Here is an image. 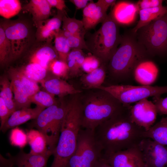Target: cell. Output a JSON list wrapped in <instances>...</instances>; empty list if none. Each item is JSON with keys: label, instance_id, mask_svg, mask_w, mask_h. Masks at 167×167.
<instances>
[{"label": "cell", "instance_id": "6da1fadb", "mask_svg": "<svg viewBox=\"0 0 167 167\" xmlns=\"http://www.w3.org/2000/svg\"><path fill=\"white\" fill-rule=\"evenodd\" d=\"M131 105H125L119 112L95 130L96 140L106 155L138 146L144 138L145 130L133 122Z\"/></svg>", "mask_w": 167, "mask_h": 167}, {"label": "cell", "instance_id": "7a4b0ae2", "mask_svg": "<svg viewBox=\"0 0 167 167\" xmlns=\"http://www.w3.org/2000/svg\"><path fill=\"white\" fill-rule=\"evenodd\" d=\"M79 94L74 95L68 102L57 145L53 155L54 159L50 167H67L74 152L78 134L82 128V104Z\"/></svg>", "mask_w": 167, "mask_h": 167}, {"label": "cell", "instance_id": "3957f363", "mask_svg": "<svg viewBox=\"0 0 167 167\" xmlns=\"http://www.w3.org/2000/svg\"><path fill=\"white\" fill-rule=\"evenodd\" d=\"M96 89L81 98V126L84 129L95 130L125 106L107 92Z\"/></svg>", "mask_w": 167, "mask_h": 167}, {"label": "cell", "instance_id": "277c9868", "mask_svg": "<svg viewBox=\"0 0 167 167\" xmlns=\"http://www.w3.org/2000/svg\"><path fill=\"white\" fill-rule=\"evenodd\" d=\"M144 48L133 36H122L119 46L107 65L112 78L118 81L133 78L134 70L138 63L149 58Z\"/></svg>", "mask_w": 167, "mask_h": 167}, {"label": "cell", "instance_id": "5b68a950", "mask_svg": "<svg viewBox=\"0 0 167 167\" xmlns=\"http://www.w3.org/2000/svg\"><path fill=\"white\" fill-rule=\"evenodd\" d=\"M122 37L119 24L109 13L100 28L91 34L85 42L88 51L107 65L119 45Z\"/></svg>", "mask_w": 167, "mask_h": 167}, {"label": "cell", "instance_id": "8992f818", "mask_svg": "<svg viewBox=\"0 0 167 167\" xmlns=\"http://www.w3.org/2000/svg\"><path fill=\"white\" fill-rule=\"evenodd\" d=\"M43 110L29 123V128H36L45 137L49 149L54 150L59 138L67 110L68 102L61 101Z\"/></svg>", "mask_w": 167, "mask_h": 167}, {"label": "cell", "instance_id": "52a82bcc", "mask_svg": "<svg viewBox=\"0 0 167 167\" xmlns=\"http://www.w3.org/2000/svg\"><path fill=\"white\" fill-rule=\"evenodd\" d=\"M137 41L150 57L167 58V14L139 29Z\"/></svg>", "mask_w": 167, "mask_h": 167}, {"label": "cell", "instance_id": "ba28073f", "mask_svg": "<svg viewBox=\"0 0 167 167\" xmlns=\"http://www.w3.org/2000/svg\"><path fill=\"white\" fill-rule=\"evenodd\" d=\"M102 147L96 140L95 130L81 129L75 151L67 167H94L102 157Z\"/></svg>", "mask_w": 167, "mask_h": 167}, {"label": "cell", "instance_id": "9c48e42d", "mask_svg": "<svg viewBox=\"0 0 167 167\" xmlns=\"http://www.w3.org/2000/svg\"><path fill=\"white\" fill-rule=\"evenodd\" d=\"M96 89L106 91L123 105H131L151 96H161L167 93V85L133 86L129 85H112L101 86Z\"/></svg>", "mask_w": 167, "mask_h": 167}, {"label": "cell", "instance_id": "30bf717a", "mask_svg": "<svg viewBox=\"0 0 167 167\" xmlns=\"http://www.w3.org/2000/svg\"><path fill=\"white\" fill-rule=\"evenodd\" d=\"M138 147L144 167H166L167 147L148 138L143 139Z\"/></svg>", "mask_w": 167, "mask_h": 167}, {"label": "cell", "instance_id": "8fae6325", "mask_svg": "<svg viewBox=\"0 0 167 167\" xmlns=\"http://www.w3.org/2000/svg\"><path fill=\"white\" fill-rule=\"evenodd\" d=\"M130 113L133 122L145 131L154 124L158 113L155 104L147 99H142L131 106Z\"/></svg>", "mask_w": 167, "mask_h": 167}, {"label": "cell", "instance_id": "7c38bea8", "mask_svg": "<svg viewBox=\"0 0 167 167\" xmlns=\"http://www.w3.org/2000/svg\"><path fill=\"white\" fill-rule=\"evenodd\" d=\"M102 156L112 167H144L138 146Z\"/></svg>", "mask_w": 167, "mask_h": 167}, {"label": "cell", "instance_id": "4fadbf2b", "mask_svg": "<svg viewBox=\"0 0 167 167\" xmlns=\"http://www.w3.org/2000/svg\"><path fill=\"white\" fill-rule=\"evenodd\" d=\"M4 29L6 36L11 46L9 62L21 54L24 48V41L27 38L29 31L27 26L21 22L11 24Z\"/></svg>", "mask_w": 167, "mask_h": 167}, {"label": "cell", "instance_id": "5bb4252c", "mask_svg": "<svg viewBox=\"0 0 167 167\" xmlns=\"http://www.w3.org/2000/svg\"><path fill=\"white\" fill-rule=\"evenodd\" d=\"M52 155L50 154L39 155L31 153H26L22 149L15 156L8 154L9 158L2 157L1 159L2 167H46L48 159Z\"/></svg>", "mask_w": 167, "mask_h": 167}, {"label": "cell", "instance_id": "9a60e30c", "mask_svg": "<svg viewBox=\"0 0 167 167\" xmlns=\"http://www.w3.org/2000/svg\"><path fill=\"white\" fill-rule=\"evenodd\" d=\"M159 74L158 68L156 64L149 58L140 61L135 67L133 78L142 85H151L156 80Z\"/></svg>", "mask_w": 167, "mask_h": 167}, {"label": "cell", "instance_id": "2e32d148", "mask_svg": "<svg viewBox=\"0 0 167 167\" xmlns=\"http://www.w3.org/2000/svg\"><path fill=\"white\" fill-rule=\"evenodd\" d=\"M40 83L46 91L61 98L67 95H73L81 92V90L76 88L73 85L53 75L46 77Z\"/></svg>", "mask_w": 167, "mask_h": 167}, {"label": "cell", "instance_id": "e0dca14e", "mask_svg": "<svg viewBox=\"0 0 167 167\" xmlns=\"http://www.w3.org/2000/svg\"><path fill=\"white\" fill-rule=\"evenodd\" d=\"M6 74L11 82L16 110L30 108L32 103L29 100V96L18 77L14 68L9 69Z\"/></svg>", "mask_w": 167, "mask_h": 167}, {"label": "cell", "instance_id": "ac0fdd59", "mask_svg": "<svg viewBox=\"0 0 167 167\" xmlns=\"http://www.w3.org/2000/svg\"><path fill=\"white\" fill-rule=\"evenodd\" d=\"M106 12L97 2L91 1L83 10L82 21L86 31L102 23L108 15Z\"/></svg>", "mask_w": 167, "mask_h": 167}, {"label": "cell", "instance_id": "d6986e66", "mask_svg": "<svg viewBox=\"0 0 167 167\" xmlns=\"http://www.w3.org/2000/svg\"><path fill=\"white\" fill-rule=\"evenodd\" d=\"M45 108L36 106L33 108H25L15 110L11 114L0 130L3 133L31 119L37 118Z\"/></svg>", "mask_w": 167, "mask_h": 167}, {"label": "cell", "instance_id": "ffe728a7", "mask_svg": "<svg viewBox=\"0 0 167 167\" xmlns=\"http://www.w3.org/2000/svg\"><path fill=\"white\" fill-rule=\"evenodd\" d=\"M137 11L135 4L121 1L116 3L110 13L119 25L128 24L134 21Z\"/></svg>", "mask_w": 167, "mask_h": 167}, {"label": "cell", "instance_id": "44dd1931", "mask_svg": "<svg viewBox=\"0 0 167 167\" xmlns=\"http://www.w3.org/2000/svg\"><path fill=\"white\" fill-rule=\"evenodd\" d=\"M27 135L28 142L31 149L30 153L35 154L53 155L54 151L47 148L45 139L38 131L31 129Z\"/></svg>", "mask_w": 167, "mask_h": 167}, {"label": "cell", "instance_id": "7402d4cb", "mask_svg": "<svg viewBox=\"0 0 167 167\" xmlns=\"http://www.w3.org/2000/svg\"><path fill=\"white\" fill-rule=\"evenodd\" d=\"M107 65L102 63L98 68L81 76L80 81L83 87L87 89H96L102 86L106 77Z\"/></svg>", "mask_w": 167, "mask_h": 167}, {"label": "cell", "instance_id": "603a6c76", "mask_svg": "<svg viewBox=\"0 0 167 167\" xmlns=\"http://www.w3.org/2000/svg\"><path fill=\"white\" fill-rule=\"evenodd\" d=\"M138 12L139 19L136 25L132 29V31L134 34H135L140 28L167 14V7L162 5L141 10Z\"/></svg>", "mask_w": 167, "mask_h": 167}, {"label": "cell", "instance_id": "cb8c5ba5", "mask_svg": "<svg viewBox=\"0 0 167 167\" xmlns=\"http://www.w3.org/2000/svg\"><path fill=\"white\" fill-rule=\"evenodd\" d=\"M144 138L151 139L166 146H167V117H164L148 130L145 131Z\"/></svg>", "mask_w": 167, "mask_h": 167}, {"label": "cell", "instance_id": "d4e9b609", "mask_svg": "<svg viewBox=\"0 0 167 167\" xmlns=\"http://www.w3.org/2000/svg\"><path fill=\"white\" fill-rule=\"evenodd\" d=\"M59 59L55 48L44 46L39 49L30 56L29 62L38 64L48 70L49 65L52 61Z\"/></svg>", "mask_w": 167, "mask_h": 167}, {"label": "cell", "instance_id": "484cf974", "mask_svg": "<svg viewBox=\"0 0 167 167\" xmlns=\"http://www.w3.org/2000/svg\"><path fill=\"white\" fill-rule=\"evenodd\" d=\"M28 7L36 21L45 20L50 14L51 6L47 0H31Z\"/></svg>", "mask_w": 167, "mask_h": 167}, {"label": "cell", "instance_id": "4316f807", "mask_svg": "<svg viewBox=\"0 0 167 167\" xmlns=\"http://www.w3.org/2000/svg\"><path fill=\"white\" fill-rule=\"evenodd\" d=\"M86 56L82 50L72 49L66 60L69 70V76L76 77L81 72L82 66Z\"/></svg>", "mask_w": 167, "mask_h": 167}, {"label": "cell", "instance_id": "83f0119b", "mask_svg": "<svg viewBox=\"0 0 167 167\" xmlns=\"http://www.w3.org/2000/svg\"><path fill=\"white\" fill-rule=\"evenodd\" d=\"M18 68L25 76L37 83H40L47 76V69L37 63L29 62Z\"/></svg>", "mask_w": 167, "mask_h": 167}, {"label": "cell", "instance_id": "f1b7e54d", "mask_svg": "<svg viewBox=\"0 0 167 167\" xmlns=\"http://www.w3.org/2000/svg\"><path fill=\"white\" fill-rule=\"evenodd\" d=\"M0 97L4 100L11 114L16 110L11 82L6 75L0 77Z\"/></svg>", "mask_w": 167, "mask_h": 167}, {"label": "cell", "instance_id": "f546056e", "mask_svg": "<svg viewBox=\"0 0 167 167\" xmlns=\"http://www.w3.org/2000/svg\"><path fill=\"white\" fill-rule=\"evenodd\" d=\"M63 12L59 11L56 16L49 19L40 28L39 36L41 38L45 39L55 36L60 29L62 21L64 15Z\"/></svg>", "mask_w": 167, "mask_h": 167}, {"label": "cell", "instance_id": "4dcf8cb0", "mask_svg": "<svg viewBox=\"0 0 167 167\" xmlns=\"http://www.w3.org/2000/svg\"><path fill=\"white\" fill-rule=\"evenodd\" d=\"M31 103L36 106L45 109L55 104L58 102L55 98V95L46 91H39L29 97Z\"/></svg>", "mask_w": 167, "mask_h": 167}, {"label": "cell", "instance_id": "1f68e13d", "mask_svg": "<svg viewBox=\"0 0 167 167\" xmlns=\"http://www.w3.org/2000/svg\"><path fill=\"white\" fill-rule=\"evenodd\" d=\"M21 9V3L17 0H0V15L9 19L18 14Z\"/></svg>", "mask_w": 167, "mask_h": 167}, {"label": "cell", "instance_id": "d6a6232c", "mask_svg": "<svg viewBox=\"0 0 167 167\" xmlns=\"http://www.w3.org/2000/svg\"><path fill=\"white\" fill-rule=\"evenodd\" d=\"M54 36V48L59 59L66 62L68 55L71 50L68 45L66 38L63 35L61 29Z\"/></svg>", "mask_w": 167, "mask_h": 167}, {"label": "cell", "instance_id": "836d02e7", "mask_svg": "<svg viewBox=\"0 0 167 167\" xmlns=\"http://www.w3.org/2000/svg\"><path fill=\"white\" fill-rule=\"evenodd\" d=\"M62 28L63 31H67L73 34L85 35L86 31L84 29L82 20L75 18H70L63 16Z\"/></svg>", "mask_w": 167, "mask_h": 167}, {"label": "cell", "instance_id": "e575fe53", "mask_svg": "<svg viewBox=\"0 0 167 167\" xmlns=\"http://www.w3.org/2000/svg\"><path fill=\"white\" fill-rule=\"evenodd\" d=\"M11 53V46L6 38L3 28H0V62L1 65L8 62Z\"/></svg>", "mask_w": 167, "mask_h": 167}, {"label": "cell", "instance_id": "d590c367", "mask_svg": "<svg viewBox=\"0 0 167 167\" xmlns=\"http://www.w3.org/2000/svg\"><path fill=\"white\" fill-rule=\"evenodd\" d=\"M48 69L53 75L63 79L67 78L69 76V70L67 63L59 59L51 62Z\"/></svg>", "mask_w": 167, "mask_h": 167}, {"label": "cell", "instance_id": "8d00e7d4", "mask_svg": "<svg viewBox=\"0 0 167 167\" xmlns=\"http://www.w3.org/2000/svg\"><path fill=\"white\" fill-rule=\"evenodd\" d=\"M14 69L18 77L24 86L29 97L40 90L38 83L28 78L18 68H14Z\"/></svg>", "mask_w": 167, "mask_h": 167}, {"label": "cell", "instance_id": "74e56055", "mask_svg": "<svg viewBox=\"0 0 167 167\" xmlns=\"http://www.w3.org/2000/svg\"><path fill=\"white\" fill-rule=\"evenodd\" d=\"M9 139L12 145L20 148L24 147L28 143L27 134L17 127L12 129Z\"/></svg>", "mask_w": 167, "mask_h": 167}, {"label": "cell", "instance_id": "f35d334b", "mask_svg": "<svg viewBox=\"0 0 167 167\" xmlns=\"http://www.w3.org/2000/svg\"><path fill=\"white\" fill-rule=\"evenodd\" d=\"M103 63L98 57L93 55L86 56L82 66V71L90 73L99 67Z\"/></svg>", "mask_w": 167, "mask_h": 167}, {"label": "cell", "instance_id": "ab89813d", "mask_svg": "<svg viewBox=\"0 0 167 167\" xmlns=\"http://www.w3.org/2000/svg\"><path fill=\"white\" fill-rule=\"evenodd\" d=\"M84 35L74 34L66 38L68 45L71 50L84 49L88 50L84 38Z\"/></svg>", "mask_w": 167, "mask_h": 167}, {"label": "cell", "instance_id": "60d3db41", "mask_svg": "<svg viewBox=\"0 0 167 167\" xmlns=\"http://www.w3.org/2000/svg\"><path fill=\"white\" fill-rule=\"evenodd\" d=\"M152 99L157 113L160 115H167V97L163 98L161 96H154Z\"/></svg>", "mask_w": 167, "mask_h": 167}, {"label": "cell", "instance_id": "b9f144b4", "mask_svg": "<svg viewBox=\"0 0 167 167\" xmlns=\"http://www.w3.org/2000/svg\"><path fill=\"white\" fill-rule=\"evenodd\" d=\"M162 0H142L135 4L138 12L141 10L148 9L162 5Z\"/></svg>", "mask_w": 167, "mask_h": 167}, {"label": "cell", "instance_id": "7bdbcfd3", "mask_svg": "<svg viewBox=\"0 0 167 167\" xmlns=\"http://www.w3.org/2000/svg\"><path fill=\"white\" fill-rule=\"evenodd\" d=\"M11 115V114L4 100L0 97V130Z\"/></svg>", "mask_w": 167, "mask_h": 167}, {"label": "cell", "instance_id": "ee69618b", "mask_svg": "<svg viewBox=\"0 0 167 167\" xmlns=\"http://www.w3.org/2000/svg\"><path fill=\"white\" fill-rule=\"evenodd\" d=\"M52 7H56L58 11L63 12L66 7L65 1L63 0H47Z\"/></svg>", "mask_w": 167, "mask_h": 167}, {"label": "cell", "instance_id": "f6af8a7d", "mask_svg": "<svg viewBox=\"0 0 167 167\" xmlns=\"http://www.w3.org/2000/svg\"><path fill=\"white\" fill-rule=\"evenodd\" d=\"M116 1L115 0H98L97 2L107 11L109 7L115 4Z\"/></svg>", "mask_w": 167, "mask_h": 167}, {"label": "cell", "instance_id": "bcb514c9", "mask_svg": "<svg viewBox=\"0 0 167 167\" xmlns=\"http://www.w3.org/2000/svg\"><path fill=\"white\" fill-rule=\"evenodd\" d=\"M70 2L73 3L78 9L84 8L90 0H71Z\"/></svg>", "mask_w": 167, "mask_h": 167}, {"label": "cell", "instance_id": "7dc6e473", "mask_svg": "<svg viewBox=\"0 0 167 167\" xmlns=\"http://www.w3.org/2000/svg\"><path fill=\"white\" fill-rule=\"evenodd\" d=\"M94 167H112L103 156L96 163Z\"/></svg>", "mask_w": 167, "mask_h": 167}, {"label": "cell", "instance_id": "c3c4849f", "mask_svg": "<svg viewBox=\"0 0 167 167\" xmlns=\"http://www.w3.org/2000/svg\"><path fill=\"white\" fill-rule=\"evenodd\" d=\"M166 167H167V164H166Z\"/></svg>", "mask_w": 167, "mask_h": 167}]
</instances>
